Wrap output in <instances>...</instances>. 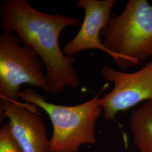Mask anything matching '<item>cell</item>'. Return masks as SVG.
Returning a JSON list of instances; mask_svg holds the SVG:
<instances>
[{
    "instance_id": "52a82bcc",
    "label": "cell",
    "mask_w": 152,
    "mask_h": 152,
    "mask_svg": "<svg viewBox=\"0 0 152 152\" xmlns=\"http://www.w3.org/2000/svg\"><path fill=\"white\" fill-rule=\"evenodd\" d=\"M117 0H80L78 5L84 10V19L76 36L65 44L63 53L73 56L86 50L103 51L110 56L102 42L100 36L111 19L113 8Z\"/></svg>"
},
{
    "instance_id": "9c48e42d",
    "label": "cell",
    "mask_w": 152,
    "mask_h": 152,
    "mask_svg": "<svg viewBox=\"0 0 152 152\" xmlns=\"http://www.w3.org/2000/svg\"><path fill=\"white\" fill-rule=\"evenodd\" d=\"M0 152H24L13 136L9 122L0 129Z\"/></svg>"
},
{
    "instance_id": "5b68a950",
    "label": "cell",
    "mask_w": 152,
    "mask_h": 152,
    "mask_svg": "<svg viewBox=\"0 0 152 152\" xmlns=\"http://www.w3.org/2000/svg\"><path fill=\"white\" fill-rule=\"evenodd\" d=\"M101 73L114 85L100 102L107 121L114 120L118 113L138 104L152 100V58L134 72L118 71L105 65L101 69Z\"/></svg>"
},
{
    "instance_id": "ba28073f",
    "label": "cell",
    "mask_w": 152,
    "mask_h": 152,
    "mask_svg": "<svg viewBox=\"0 0 152 152\" xmlns=\"http://www.w3.org/2000/svg\"><path fill=\"white\" fill-rule=\"evenodd\" d=\"M134 141L140 152H152V100L135 109L131 116Z\"/></svg>"
},
{
    "instance_id": "3957f363",
    "label": "cell",
    "mask_w": 152,
    "mask_h": 152,
    "mask_svg": "<svg viewBox=\"0 0 152 152\" xmlns=\"http://www.w3.org/2000/svg\"><path fill=\"white\" fill-rule=\"evenodd\" d=\"M110 57L122 69L152 57V5L129 0L122 12L112 17L101 32Z\"/></svg>"
},
{
    "instance_id": "7a4b0ae2",
    "label": "cell",
    "mask_w": 152,
    "mask_h": 152,
    "mask_svg": "<svg viewBox=\"0 0 152 152\" xmlns=\"http://www.w3.org/2000/svg\"><path fill=\"white\" fill-rule=\"evenodd\" d=\"M19 98L48 114L53 126L50 152H77L82 145L96 142V124L103 112L99 94L73 106L50 103L32 88L20 91Z\"/></svg>"
},
{
    "instance_id": "277c9868",
    "label": "cell",
    "mask_w": 152,
    "mask_h": 152,
    "mask_svg": "<svg viewBox=\"0 0 152 152\" xmlns=\"http://www.w3.org/2000/svg\"><path fill=\"white\" fill-rule=\"evenodd\" d=\"M20 44L13 33L0 35L1 101L18 102L23 85L49 93L43 61L33 49Z\"/></svg>"
},
{
    "instance_id": "6da1fadb",
    "label": "cell",
    "mask_w": 152,
    "mask_h": 152,
    "mask_svg": "<svg viewBox=\"0 0 152 152\" xmlns=\"http://www.w3.org/2000/svg\"><path fill=\"white\" fill-rule=\"evenodd\" d=\"M0 23L3 32L15 33L20 43L33 49L43 61L49 93L78 87L75 59L65 55L59 44L65 28L81 25L77 17L38 11L28 0H5L0 4Z\"/></svg>"
},
{
    "instance_id": "8992f818",
    "label": "cell",
    "mask_w": 152,
    "mask_h": 152,
    "mask_svg": "<svg viewBox=\"0 0 152 152\" xmlns=\"http://www.w3.org/2000/svg\"><path fill=\"white\" fill-rule=\"evenodd\" d=\"M1 120L7 118L15 139L24 152H50L44 120L37 106L1 101Z\"/></svg>"
}]
</instances>
